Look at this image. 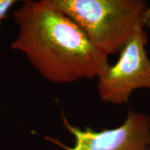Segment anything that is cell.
<instances>
[{"label": "cell", "mask_w": 150, "mask_h": 150, "mask_svg": "<svg viewBox=\"0 0 150 150\" xmlns=\"http://www.w3.org/2000/svg\"><path fill=\"white\" fill-rule=\"evenodd\" d=\"M18 29L12 50L22 52L45 79L70 83L97 78L109 65L108 56L49 0H28L13 12Z\"/></svg>", "instance_id": "1"}, {"label": "cell", "mask_w": 150, "mask_h": 150, "mask_svg": "<svg viewBox=\"0 0 150 150\" xmlns=\"http://www.w3.org/2000/svg\"><path fill=\"white\" fill-rule=\"evenodd\" d=\"M54 8L70 18L93 45L106 55L125 46L142 24L143 0H49Z\"/></svg>", "instance_id": "2"}, {"label": "cell", "mask_w": 150, "mask_h": 150, "mask_svg": "<svg viewBox=\"0 0 150 150\" xmlns=\"http://www.w3.org/2000/svg\"><path fill=\"white\" fill-rule=\"evenodd\" d=\"M147 34L144 25L136 31L120 50L114 65L97 77V89L103 102L123 104L137 89H150V59L146 45Z\"/></svg>", "instance_id": "3"}, {"label": "cell", "mask_w": 150, "mask_h": 150, "mask_svg": "<svg viewBox=\"0 0 150 150\" xmlns=\"http://www.w3.org/2000/svg\"><path fill=\"white\" fill-rule=\"evenodd\" d=\"M62 120L67 130L74 137V147L53 141L66 150H148L150 147V116L147 114L129 110L120 126L99 131L72 126L64 115Z\"/></svg>", "instance_id": "4"}, {"label": "cell", "mask_w": 150, "mask_h": 150, "mask_svg": "<svg viewBox=\"0 0 150 150\" xmlns=\"http://www.w3.org/2000/svg\"><path fill=\"white\" fill-rule=\"evenodd\" d=\"M18 2L16 0H0V27L4 19L8 16L9 11Z\"/></svg>", "instance_id": "5"}, {"label": "cell", "mask_w": 150, "mask_h": 150, "mask_svg": "<svg viewBox=\"0 0 150 150\" xmlns=\"http://www.w3.org/2000/svg\"><path fill=\"white\" fill-rule=\"evenodd\" d=\"M142 24L144 27H147L150 29V8H146L142 18Z\"/></svg>", "instance_id": "6"}, {"label": "cell", "mask_w": 150, "mask_h": 150, "mask_svg": "<svg viewBox=\"0 0 150 150\" xmlns=\"http://www.w3.org/2000/svg\"><path fill=\"white\" fill-rule=\"evenodd\" d=\"M148 150H150V147L149 148V149H148Z\"/></svg>", "instance_id": "7"}]
</instances>
